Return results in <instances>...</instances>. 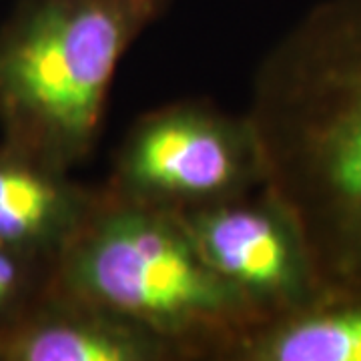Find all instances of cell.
<instances>
[{
    "label": "cell",
    "instance_id": "6da1fadb",
    "mask_svg": "<svg viewBox=\"0 0 361 361\" xmlns=\"http://www.w3.org/2000/svg\"><path fill=\"white\" fill-rule=\"evenodd\" d=\"M245 113L261 187L299 223L322 293L361 287V0H327L291 26Z\"/></svg>",
    "mask_w": 361,
    "mask_h": 361
},
{
    "label": "cell",
    "instance_id": "7a4b0ae2",
    "mask_svg": "<svg viewBox=\"0 0 361 361\" xmlns=\"http://www.w3.org/2000/svg\"><path fill=\"white\" fill-rule=\"evenodd\" d=\"M173 0H20L0 25V141L52 167L87 163L116 68Z\"/></svg>",
    "mask_w": 361,
    "mask_h": 361
},
{
    "label": "cell",
    "instance_id": "3957f363",
    "mask_svg": "<svg viewBox=\"0 0 361 361\" xmlns=\"http://www.w3.org/2000/svg\"><path fill=\"white\" fill-rule=\"evenodd\" d=\"M51 285L153 329L180 361H229L261 325L209 267L179 215L121 199L104 185L56 259Z\"/></svg>",
    "mask_w": 361,
    "mask_h": 361
},
{
    "label": "cell",
    "instance_id": "277c9868",
    "mask_svg": "<svg viewBox=\"0 0 361 361\" xmlns=\"http://www.w3.org/2000/svg\"><path fill=\"white\" fill-rule=\"evenodd\" d=\"M103 185L175 215L251 193L263 185L253 125L209 101L161 104L135 118Z\"/></svg>",
    "mask_w": 361,
    "mask_h": 361
},
{
    "label": "cell",
    "instance_id": "5b68a950",
    "mask_svg": "<svg viewBox=\"0 0 361 361\" xmlns=\"http://www.w3.org/2000/svg\"><path fill=\"white\" fill-rule=\"evenodd\" d=\"M179 217L209 267L243 297L261 325L322 293L299 223L265 187Z\"/></svg>",
    "mask_w": 361,
    "mask_h": 361
},
{
    "label": "cell",
    "instance_id": "8992f818",
    "mask_svg": "<svg viewBox=\"0 0 361 361\" xmlns=\"http://www.w3.org/2000/svg\"><path fill=\"white\" fill-rule=\"evenodd\" d=\"M0 361H180L153 329L52 287L0 336Z\"/></svg>",
    "mask_w": 361,
    "mask_h": 361
},
{
    "label": "cell",
    "instance_id": "52a82bcc",
    "mask_svg": "<svg viewBox=\"0 0 361 361\" xmlns=\"http://www.w3.org/2000/svg\"><path fill=\"white\" fill-rule=\"evenodd\" d=\"M101 187L73 179L0 141V243L56 263L97 205Z\"/></svg>",
    "mask_w": 361,
    "mask_h": 361
},
{
    "label": "cell",
    "instance_id": "ba28073f",
    "mask_svg": "<svg viewBox=\"0 0 361 361\" xmlns=\"http://www.w3.org/2000/svg\"><path fill=\"white\" fill-rule=\"evenodd\" d=\"M229 361H361V287L323 291L310 305L257 325Z\"/></svg>",
    "mask_w": 361,
    "mask_h": 361
},
{
    "label": "cell",
    "instance_id": "9c48e42d",
    "mask_svg": "<svg viewBox=\"0 0 361 361\" xmlns=\"http://www.w3.org/2000/svg\"><path fill=\"white\" fill-rule=\"evenodd\" d=\"M54 265L0 243V336L13 329L51 289Z\"/></svg>",
    "mask_w": 361,
    "mask_h": 361
}]
</instances>
